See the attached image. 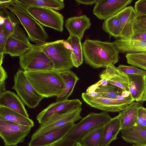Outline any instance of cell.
Wrapping results in <instances>:
<instances>
[{"label": "cell", "mask_w": 146, "mask_h": 146, "mask_svg": "<svg viewBox=\"0 0 146 146\" xmlns=\"http://www.w3.org/2000/svg\"><path fill=\"white\" fill-rule=\"evenodd\" d=\"M82 46L85 63L94 68H106L118 62L119 52L112 42L87 39Z\"/></svg>", "instance_id": "cell-1"}, {"label": "cell", "mask_w": 146, "mask_h": 146, "mask_svg": "<svg viewBox=\"0 0 146 146\" xmlns=\"http://www.w3.org/2000/svg\"><path fill=\"white\" fill-rule=\"evenodd\" d=\"M24 72L37 92L44 98L57 97L62 93L64 82L59 72L54 70Z\"/></svg>", "instance_id": "cell-2"}, {"label": "cell", "mask_w": 146, "mask_h": 146, "mask_svg": "<svg viewBox=\"0 0 146 146\" xmlns=\"http://www.w3.org/2000/svg\"><path fill=\"white\" fill-rule=\"evenodd\" d=\"M43 51L51 60L54 71L60 72L73 68L71 58V48L66 40H60L41 44Z\"/></svg>", "instance_id": "cell-3"}, {"label": "cell", "mask_w": 146, "mask_h": 146, "mask_svg": "<svg viewBox=\"0 0 146 146\" xmlns=\"http://www.w3.org/2000/svg\"><path fill=\"white\" fill-rule=\"evenodd\" d=\"M11 1L8 3L2 4L13 12L17 17L26 31L30 41L36 44L46 42L48 36L43 26L25 11L12 3Z\"/></svg>", "instance_id": "cell-4"}, {"label": "cell", "mask_w": 146, "mask_h": 146, "mask_svg": "<svg viewBox=\"0 0 146 146\" xmlns=\"http://www.w3.org/2000/svg\"><path fill=\"white\" fill-rule=\"evenodd\" d=\"M11 2L26 11L43 26L62 32L64 18L59 12L49 8L28 5L18 0H11Z\"/></svg>", "instance_id": "cell-5"}, {"label": "cell", "mask_w": 146, "mask_h": 146, "mask_svg": "<svg viewBox=\"0 0 146 146\" xmlns=\"http://www.w3.org/2000/svg\"><path fill=\"white\" fill-rule=\"evenodd\" d=\"M41 44L34 45L29 50L19 57V65L24 71L54 70L51 60L43 51Z\"/></svg>", "instance_id": "cell-6"}, {"label": "cell", "mask_w": 146, "mask_h": 146, "mask_svg": "<svg viewBox=\"0 0 146 146\" xmlns=\"http://www.w3.org/2000/svg\"><path fill=\"white\" fill-rule=\"evenodd\" d=\"M14 84L12 88L23 103L29 108L36 107L44 98L37 92L26 75L24 71L19 68L14 76Z\"/></svg>", "instance_id": "cell-7"}, {"label": "cell", "mask_w": 146, "mask_h": 146, "mask_svg": "<svg viewBox=\"0 0 146 146\" xmlns=\"http://www.w3.org/2000/svg\"><path fill=\"white\" fill-rule=\"evenodd\" d=\"M82 109L81 107H79L63 110L55 114L40 124L31 138L44 134L67 123H74L82 119L80 115Z\"/></svg>", "instance_id": "cell-8"}, {"label": "cell", "mask_w": 146, "mask_h": 146, "mask_svg": "<svg viewBox=\"0 0 146 146\" xmlns=\"http://www.w3.org/2000/svg\"><path fill=\"white\" fill-rule=\"evenodd\" d=\"M111 118L108 112L103 111L99 113L91 112L82 118L65 137L78 141L85 133L98 127L104 125Z\"/></svg>", "instance_id": "cell-9"}, {"label": "cell", "mask_w": 146, "mask_h": 146, "mask_svg": "<svg viewBox=\"0 0 146 146\" xmlns=\"http://www.w3.org/2000/svg\"><path fill=\"white\" fill-rule=\"evenodd\" d=\"M81 96L90 106L107 112H120L134 101L131 94L123 99L94 96L86 92L83 93Z\"/></svg>", "instance_id": "cell-10"}, {"label": "cell", "mask_w": 146, "mask_h": 146, "mask_svg": "<svg viewBox=\"0 0 146 146\" xmlns=\"http://www.w3.org/2000/svg\"><path fill=\"white\" fill-rule=\"evenodd\" d=\"M31 128L10 121L0 120V136L5 144L17 145L24 141Z\"/></svg>", "instance_id": "cell-11"}, {"label": "cell", "mask_w": 146, "mask_h": 146, "mask_svg": "<svg viewBox=\"0 0 146 146\" xmlns=\"http://www.w3.org/2000/svg\"><path fill=\"white\" fill-rule=\"evenodd\" d=\"M133 0H97L93 13L99 19L105 20L116 15Z\"/></svg>", "instance_id": "cell-12"}, {"label": "cell", "mask_w": 146, "mask_h": 146, "mask_svg": "<svg viewBox=\"0 0 146 146\" xmlns=\"http://www.w3.org/2000/svg\"><path fill=\"white\" fill-rule=\"evenodd\" d=\"M75 125L74 123H67L44 134L31 138L28 146H53L64 139Z\"/></svg>", "instance_id": "cell-13"}, {"label": "cell", "mask_w": 146, "mask_h": 146, "mask_svg": "<svg viewBox=\"0 0 146 146\" xmlns=\"http://www.w3.org/2000/svg\"><path fill=\"white\" fill-rule=\"evenodd\" d=\"M0 23L3 24L5 28L11 35L29 44H32L20 27V23L16 18L15 15L2 4H0Z\"/></svg>", "instance_id": "cell-14"}, {"label": "cell", "mask_w": 146, "mask_h": 146, "mask_svg": "<svg viewBox=\"0 0 146 146\" xmlns=\"http://www.w3.org/2000/svg\"><path fill=\"white\" fill-rule=\"evenodd\" d=\"M116 15L120 23L119 37L132 38L135 36L134 27L137 14L134 7H127L119 12Z\"/></svg>", "instance_id": "cell-15"}, {"label": "cell", "mask_w": 146, "mask_h": 146, "mask_svg": "<svg viewBox=\"0 0 146 146\" xmlns=\"http://www.w3.org/2000/svg\"><path fill=\"white\" fill-rule=\"evenodd\" d=\"M82 102L78 99L56 102L50 104L37 115L36 119L40 124L55 114L61 111L81 107Z\"/></svg>", "instance_id": "cell-16"}, {"label": "cell", "mask_w": 146, "mask_h": 146, "mask_svg": "<svg viewBox=\"0 0 146 146\" xmlns=\"http://www.w3.org/2000/svg\"><path fill=\"white\" fill-rule=\"evenodd\" d=\"M112 43L119 52L126 54L146 52V40L134 37H119Z\"/></svg>", "instance_id": "cell-17"}, {"label": "cell", "mask_w": 146, "mask_h": 146, "mask_svg": "<svg viewBox=\"0 0 146 146\" xmlns=\"http://www.w3.org/2000/svg\"><path fill=\"white\" fill-rule=\"evenodd\" d=\"M101 79L107 80L108 83L115 86L123 90L129 92L126 75L121 73L114 65L111 64L103 70L99 75Z\"/></svg>", "instance_id": "cell-18"}, {"label": "cell", "mask_w": 146, "mask_h": 146, "mask_svg": "<svg viewBox=\"0 0 146 146\" xmlns=\"http://www.w3.org/2000/svg\"><path fill=\"white\" fill-rule=\"evenodd\" d=\"M90 19L86 15L70 17L66 21L65 26L70 36L78 37L81 41L84 33L90 28Z\"/></svg>", "instance_id": "cell-19"}, {"label": "cell", "mask_w": 146, "mask_h": 146, "mask_svg": "<svg viewBox=\"0 0 146 146\" xmlns=\"http://www.w3.org/2000/svg\"><path fill=\"white\" fill-rule=\"evenodd\" d=\"M124 91L110 84L99 85L96 83L89 87L86 92L94 96L118 99L123 96Z\"/></svg>", "instance_id": "cell-20"}, {"label": "cell", "mask_w": 146, "mask_h": 146, "mask_svg": "<svg viewBox=\"0 0 146 146\" xmlns=\"http://www.w3.org/2000/svg\"><path fill=\"white\" fill-rule=\"evenodd\" d=\"M126 75L132 98L137 102H142L146 92V76L130 74Z\"/></svg>", "instance_id": "cell-21"}, {"label": "cell", "mask_w": 146, "mask_h": 146, "mask_svg": "<svg viewBox=\"0 0 146 146\" xmlns=\"http://www.w3.org/2000/svg\"><path fill=\"white\" fill-rule=\"evenodd\" d=\"M0 106L7 107L29 118L24 104L14 92L7 90L0 94Z\"/></svg>", "instance_id": "cell-22"}, {"label": "cell", "mask_w": 146, "mask_h": 146, "mask_svg": "<svg viewBox=\"0 0 146 146\" xmlns=\"http://www.w3.org/2000/svg\"><path fill=\"white\" fill-rule=\"evenodd\" d=\"M121 137L133 145L146 146V127L138 126L121 129Z\"/></svg>", "instance_id": "cell-23"}, {"label": "cell", "mask_w": 146, "mask_h": 146, "mask_svg": "<svg viewBox=\"0 0 146 146\" xmlns=\"http://www.w3.org/2000/svg\"><path fill=\"white\" fill-rule=\"evenodd\" d=\"M142 107L139 102H133L122 110L118 115L120 120L121 129L135 125L138 117V110Z\"/></svg>", "instance_id": "cell-24"}, {"label": "cell", "mask_w": 146, "mask_h": 146, "mask_svg": "<svg viewBox=\"0 0 146 146\" xmlns=\"http://www.w3.org/2000/svg\"><path fill=\"white\" fill-rule=\"evenodd\" d=\"M121 130L120 120L118 116L111 119L104 125L103 136L99 146H108L117 138Z\"/></svg>", "instance_id": "cell-25"}, {"label": "cell", "mask_w": 146, "mask_h": 146, "mask_svg": "<svg viewBox=\"0 0 146 146\" xmlns=\"http://www.w3.org/2000/svg\"><path fill=\"white\" fill-rule=\"evenodd\" d=\"M34 45H30L10 35L5 46L4 54L11 57L20 56L30 50Z\"/></svg>", "instance_id": "cell-26"}, {"label": "cell", "mask_w": 146, "mask_h": 146, "mask_svg": "<svg viewBox=\"0 0 146 146\" xmlns=\"http://www.w3.org/2000/svg\"><path fill=\"white\" fill-rule=\"evenodd\" d=\"M59 72L63 79L64 84L62 93L56 97V102L67 100L72 93L76 84L79 80L75 73L70 70Z\"/></svg>", "instance_id": "cell-27"}, {"label": "cell", "mask_w": 146, "mask_h": 146, "mask_svg": "<svg viewBox=\"0 0 146 146\" xmlns=\"http://www.w3.org/2000/svg\"><path fill=\"white\" fill-rule=\"evenodd\" d=\"M0 120L10 121L32 128L34 125L32 119L4 106H0Z\"/></svg>", "instance_id": "cell-28"}, {"label": "cell", "mask_w": 146, "mask_h": 146, "mask_svg": "<svg viewBox=\"0 0 146 146\" xmlns=\"http://www.w3.org/2000/svg\"><path fill=\"white\" fill-rule=\"evenodd\" d=\"M71 48V58L73 66L78 68L84 61L81 41L78 37L70 36L66 40Z\"/></svg>", "instance_id": "cell-29"}, {"label": "cell", "mask_w": 146, "mask_h": 146, "mask_svg": "<svg viewBox=\"0 0 146 146\" xmlns=\"http://www.w3.org/2000/svg\"><path fill=\"white\" fill-rule=\"evenodd\" d=\"M104 131V125L96 127L84 134L78 141L84 146H99Z\"/></svg>", "instance_id": "cell-30"}, {"label": "cell", "mask_w": 146, "mask_h": 146, "mask_svg": "<svg viewBox=\"0 0 146 146\" xmlns=\"http://www.w3.org/2000/svg\"><path fill=\"white\" fill-rule=\"evenodd\" d=\"M22 3L28 5L50 8L55 10H60L64 7L63 0H18Z\"/></svg>", "instance_id": "cell-31"}, {"label": "cell", "mask_w": 146, "mask_h": 146, "mask_svg": "<svg viewBox=\"0 0 146 146\" xmlns=\"http://www.w3.org/2000/svg\"><path fill=\"white\" fill-rule=\"evenodd\" d=\"M102 29L111 37L113 36L116 39L120 37V23L116 15L104 20L103 23Z\"/></svg>", "instance_id": "cell-32"}, {"label": "cell", "mask_w": 146, "mask_h": 146, "mask_svg": "<svg viewBox=\"0 0 146 146\" xmlns=\"http://www.w3.org/2000/svg\"><path fill=\"white\" fill-rule=\"evenodd\" d=\"M125 57L128 64L146 71V52L127 54Z\"/></svg>", "instance_id": "cell-33"}, {"label": "cell", "mask_w": 146, "mask_h": 146, "mask_svg": "<svg viewBox=\"0 0 146 146\" xmlns=\"http://www.w3.org/2000/svg\"><path fill=\"white\" fill-rule=\"evenodd\" d=\"M10 34L5 28L3 23L0 25V66L2 65L4 57L5 46L9 36Z\"/></svg>", "instance_id": "cell-34"}, {"label": "cell", "mask_w": 146, "mask_h": 146, "mask_svg": "<svg viewBox=\"0 0 146 146\" xmlns=\"http://www.w3.org/2000/svg\"><path fill=\"white\" fill-rule=\"evenodd\" d=\"M134 29L135 35L146 33V15H137L134 23Z\"/></svg>", "instance_id": "cell-35"}, {"label": "cell", "mask_w": 146, "mask_h": 146, "mask_svg": "<svg viewBox=\"0 0 146 146\" xmlns=\"http://www.w3.org/2000/svg\"><path fill=\"white\" fill-rule=\"evenodd\" d=\"M120 71L125 75L135 74L146 76V71L141 70L135 66L120 65L117 67Z\"/></svg>", "instance_id": "cell-36"}, {"label": "cell", "mask_w": 146, "mask_h": 146, "mask_svg": "<svg viewBox=\"0 0 146 146\" xmlns=\"http://www.w3.org/2000/svg\"><path fill=\"white\" fill-rule=\"evenodd\" d=\"M135 125L146 127V108L142 106L139 108L137 119Z\"/></svg>", "instance_id": "cell-37"}, {"label": "cell", "mask_w": 146, "mask_h": 146, "mask_svg": "<svg viewBox=\"0 0 146 146\" xmlns=\"http://www.w3.org/2000/svg\"><path fill=\"white\" fill-rule=\"evenodd\" d=\"M134 7L137 15H146V0L136 1Z\"/></svg>", "instance_id": "cell-38"}, {"label": "cell", "mask_w": 146, "mask_h": 146, "mask_svg": "<svg viewBox=\"0 0 146 146\" xmlns=\"http://www.w3.org/2000/svg\"><path fill=\"white\" fill-rule=\"evenodd\" d=\"M8 78L7 72L2 65L0 66V94L7 90L5 81Z\"/></svg>", "instance_id": "cell-39"}, {"label": "cell", "mask_w": 146, "mask_h": 146, "mask_svg": "<svg viewBox=\"0 0 146 146\" xmlns=\"http://www.w3.org/2000/svg\"><path fill=\"white\" fill-rule=\"evenodd\" d=\"M76 142L74 140L66 138L62 140L53 146H74Z\"/></svg>", "instance_id": "cell-40"}, {"label": "cell", "mask_w": 146, "mask_h": 146, "mask_svg": "<svg viewBox=\"0 0 146 146\" xmlns=\"http://www.w3.org/2000/svg\"><path fill=\"white\" fill-rule=\"evenodd\" d=\"M97 0H76V1L79 5L80 4L87 5H92L95 4Z\"/></svg>", "instance_id": "cell-41"}, {"label": "cell", "mask_w": 146, "mask_h": 146, "mask_svg": "<svg viewBox=\"0 0 146 146\" xmlns=\"http://www.w3.org/2000/svg\"><path fill=\"white\" fill-rule=\"evenodd\" d=\"M134 38L138 39L146 40V33L135 35Z\"/></svg>", "instance_id": "cell-42"}, {"label": "cell", "mask_w": 146, "mask_h": 146, "mask_svg": "<svg viewBox=\"0 0 146 146\" xmlns=\"http://www.w3.org/2000/svg\"><path fill=\"white\" fill-rule=\"evenodd\" d=\"M11 0H0V4H5L11 1Z\"/></svg>", "instance_id": "cell-43"}, {"label": "cell", "mask_w": 146, "mask_h": 146, "mask_svg": "<svg viewBox=\"0 0 146 146\" xmlns=\"http://www.w3.org/2000/svg\"><path fill=\"white\" fill-rule=\"evenodd\" d=\"M74 146H84L79 141H77Z\"/></svg>", "instance_id": "cell-44"}, {"label": "cell", "mask_w": 146, "mask_h": 146, "mask_svg": "<svg viewBox=\"0 0 146 146\" xmlns=\"http://www.w3.org/2000/svg\"><path fill=\"white\" fill-rule=\"evenodd\" d=\"M3 146H17V145H7L5 144Z\"/></svg>", "instance_id": "cell-45"}, {"label": "cell", "mask_w": 146, "mask_h": 146, "mask_svg": "<svg viewBox=\"0 0 146 146\" xmlns=\"http://www.w3.org/2000/svg\"><path fill=\"white\" fill-rule=\"evenodd\" d=\"M146 101V92H145V95L144 98V99H143V101L142 102L144 101Z\"/></svg>", "instance_id": "cell-46"}, {"label": "cell", "mask_w": 146, "mask_h": 146, "mask_svg": "<svg viewBox=\"0 0 146 146\" xmlns=\"http://www.w3.org/2000/svg\"><path fill=\"white\" fill-rule=\"evenodd\" d=\"M132 146H143V145H133Z\"/></svg>", "instance_id": "cell-47"}, {"label": "cell", "mask_w": 146, "mask_h": 146, "mask_svg": "<svg viewBox=\"0 0 146 146\" xmlns=\"http://www.w3.org/2000/svg\"><path fill=\"white\" fill-rule=\"evenodd\" d=\"M108 146H110V145H108Z\"/></svg>", "instance_id": "cell-48"}]
</instances>
